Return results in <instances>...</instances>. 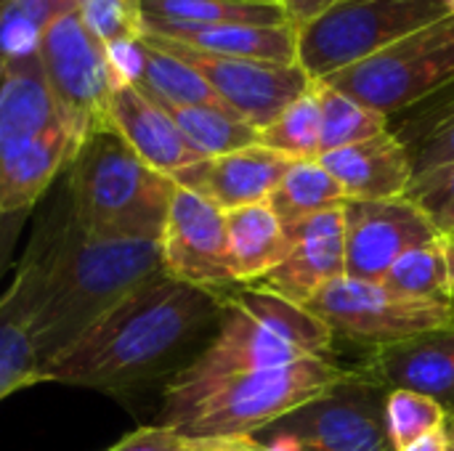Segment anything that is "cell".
Wrapping results in <instances>:
<instances>
[{
    "label": "cell",
    "instance_id": "f546056e",
    "mask_svg": "<svg viewBox=\"0 0 454 451\" xmlns=\"http://www.w3.org/2000/svg\"><path fill=\"white\" fill-rule=\"evenodd\" d=\"M258 144L269 152H277L287 159H319L322 154V120L319 101L311 88L295 98L274 122L258 130Z\"/></svg>",
    "mask_w": 454,
    "mask_h": 451
},
{
    "label": "cell",
    "instance_id": "7bdbcfd3",
    "mask_svg": "<svg viewBox=\"0 0 454 451\" xmlns=\"http://www.w3.org/2000/svg\"><path fill=\"white\" fill-rule=\"evenodd\" d=\"M5 3H8V0H0V8H3V5H5Z\"/></svg>",
    "mask_w": 454,
    "mask_h": 451
},
{
    "label": "cell",
    "instance_id": "7a4b0ae2",
    "mask_svg": "<svg viewBox=\"0 0 454 451\" xmlns=\"http://www.w3.org/2000/svg\"><path fill=\"white\" fill-rule=\"evenodd\" d=\"M223 298L162 274L114 306L43 369V385L125 399L168 375L194 338L221 319Z\"/></svg>",
    "mask_w": 454,
    "mask_h": 451
},
{
    "label": "cell",
    "instance_id": "8fae6325",
    "mask_svg": "<svg viewBox=\"0 0 454 451\" xmlns=\"http://www.w3.org/2000/svg\"><path fill=\"white\" fill-rule=\"evenodd\" d=\"M144 37L200 72L215 96L255 130H263L269 122H274L314 82L301 64H266L253 58L213 56L154 32H144Z\"/></svg>",
    "mask_w": 454,
    "mask_h": 451
},
{
    "label": "cell",
    "instance_id": "b9f144b4",
    "mask_svg": "<svg viewBox=\"0 0 454 451\" xmlns=\"http://www.w3.org/2000/svg\"><path fill=\"white\" fill-rule=\"evenodd\" d=\"M447 451H454V441H450V449Z\"/></svg>",
    "mask_w": 454,
    "mask_h": 451
},
{
    "label": "cell",
    "instance_id": "f35d334b",
    "mask_svg": "<svg viewBox=\"0 0 454 451\" xmlns=\"http://www.w3.org/2000/svg\"><path fill=\"white\" fill-rule=\"evenodd\" d=\"M447 449H450V439H447V433H444V431H436V433H431V436H426V439L415 441L412 447H407L404 451H447Z\"/></svg>",
    "mask_w": 454,
    "mask_h": 451
},
{
    "label": "cell",
    "instance_id": "44dd1931",
    "mask_svg": "<svg viewBox=\"0 0 454 451\" xmlns=\"http://www.w3.org/2000/svg\"><path fill=\"white\" fill-rule=\"evenodd\" d=\"M231 268L242 287L261 284L290 253V237L269 202L226 213Z\"/></svg>",
    "mask_w": 454,
    "mask_h": 451
},
{
    "label": "cell",
    "instance_id": "cb8c5ba5",
    "mask_svg": "<svg viewBox=\"0 0 454 451\" xmlns=\"http://www.w3.org/2000/svg\"><path fill=\"white\" fill-rule=\"evenodd\" d=\"M32 385H43V369L27 335L24 298L8 284L0 292V401Z\"/></svg>",
    "mask_w": 454,
    "mask_h": 451
},
{
    "label": "cell",
    "instance_id": "8992f818",
    "mask_svg": "<svg viewBox=\"0 0 454 451\" xmlns=\"http://www.w3.org/2000/svg\"><path fill=\"white\" fill-rule=\"evenodd\" d=\"M450 13V0H340L298 29V64L325 80Z\"/></svg>",
    "mask_w": 454,
    "mask_h": 451
},
{
    "label": "cell",
    "instance_id": "ba28073f",
    "mask_svg": "<svg viewBox=\"0 0 454 451\" xmlns=\"http://www.w3.org/2000/svg\"><path fill=\"white\" fill-rule=\"evenodd\" d=\"M306 308L317 314L335 338H346L372 351L423 332L454 327V303L407 298L391 292L386 284L348 276L322 287Z\"/></svg>",
    "mask_w": 454,
    "mask_h": 451
},
{
    "label": "cell",
    "instance_id": "5bb4252c",
    "mask_svg": "<svg viewBox=\"0 0 454 451\" xmlns=\"http://www.w3.org/2000/svg\"><path fill=\"white\" fill-rule=\"evenodd\" d=\"M285 231L290 237V253L258 287L306 306L322 287L346 276L343 207L311 215Z\"/></svg>",
    "mask_w": 454,
    "mask_h": 451
},
{
    "label": "cell",
    "instance_id": "d4e9b609",
    "mask_svg": "<svg viewBox=\"0 0 454 451\" xmlns=\"http://www.w3.org/2000/svg\"><path fill=\"white\" fill-rule=\"evenodd\" d=\"M144 43V72L138 88L149 93L157 104L170 106H223L229 109L215 90L194 72L186 61L173 56L170 51L154 45L152 40L141 37ZM231 112V109H229Z\"/></svg>",
    "mask_w": 454,
    "mask_h": 451
},
{
    "label": "cell",
    "instance_id": "4dcf8cb0",
    "mask_svg": "<svg viewBox=\"0 0 454 451\" xmlns=\"http://www.w3.org/2000/svg\"><path fill=\"white\" fill-rule=\"evenodd\" d=\"M447 409L415 391H388L386 396V428L394 451H404L415 441L444 431Z\"/></svg>",
    "mask_w": 454,
    "mask_h": 451
},
{
    "label": "cell",
    "instance_id": "83f0119b",
    "mask_svg": "<svg viewBox=\"0 0 454 451\" xmlns=\"http://www.w3.org/2000/svg\"><path fill=\"white\" fill-rule=\"evenodd\" d=\"M80 0H8L0 8V61L29 58L40 53L45 29L77 11Z\"/></svg>",
    "mask_w": 454,
    "mask_h": 451
},
{
    "label": "cell",
    "instance_id": "f1b7e54d",
    "mask_svg": "<svg viewBox=\"0 0 454 451\" xmlns=\"http://www.w3.org/2000/svg\"><path fill=\"white\" fill-rule=\"evenodd\" d=\"M144 19L189 24H285L282 3L239 0H144Z\"/></svg>",
    "mask_w": 454,
    "mask_h": 451
},
{
    "label": "cell",
    "instance_id": "7c38bea8",
    "mask_svg": "<svg viewBox=\"0 0 454 451\" xmlns=\"http://www.w3.org/2000/svg\"><path fill=\"white\" fill-rule=\"evenodd\" d=\"M160 247L165 271L184 284L218 298L242 287L231 268L226 213L192 189L176 183Z\"/></svg>",
    "mask_w": 454,
    "mask_h": 451
},
{
    "label": "cell",
    "instance_id": "5b68a950",
    "mask_svg": "<svg viewBox=\"0 0 454 451\" xmlns=\"http://www.w3.org/2000/svg\"><path fill=\"white\" fill-rule=\"evenodd\" d=\"M351 372L354 369H343L325 356L247 372L213 385L189 409L170 420L168 428H176L186 439L253 436L327 396L346 383Z\"/></svg>",
    "mask_w": 454,
    "mask_h": 451
},
{
    "label": "cell",
    "instance_id": "52a82bcc",
    "mask_svg": "<svg viewBox=\"0 0 454 451\" xmlns=\"http://www.w3.org/2000/svg\"><path fill=\"white\" fill-rule=\"evenodd\" d=\"M335 90L386 114L404 112L454 85V11L375 56L325 77Z\"/></svg>",
    "mask_w": 454,
    "mask_h": 451
},
{
    "label": "cell",
    "instance_id": "1f68e13d",
    "mask_svg": "<svg viewBox=\"0 0 454 451\" xmlns=\"http://www.w3.org/2000/svg\"><path fill=\"white\" fill-rule=\"evenodd\" d=\"M77 13L98 43L144 37V0H80Z\"/></svg>",
    "mask_w": 454,
    "mask_h": 451
},
{
    "label": "cell",
    "instance_id": "e0dca14e",
    "mask_svg": "<svg viewBox=\"0 0 454 451\" xmlns=\"http://www.w3.org/2000/svg\"><path fill=\"white\" fill-rule=\"evenodd\" d=\"M109 128L157 173L176 175L202 157L189 146L173 117L138 85H122L109 98Z\"/></svg>",
    "mask_w": 454,
    "mask_h": 451
},
{
    "label": "cell",
    "instance_id": "484cf974",
    "mask_svg": "<svg viewBox=\"0 0 454 451\" xmlns=\"http://www.w3.org/2000/svg\"><path fill=\"white\" fill-rule=\"evenodd\" d=\"M160 106L173 117L189 146L202 159L231 154L258 144V130L223 106H170V104H160Z\"/></svg>",
    "mask_w": 454,
    "mask_h": 451
},
{
    "label": "cell",
    "instance_id": "9c48e42d",
    "mask_svg": "<svg viewBox=\"0 0 454 451\" xmlns=\"http://www.w3.org/2000/svg\"><path fill=\"white\" fill-rule=\"evenodd\" d=\"M40 61L59 117L77 141L109 125V98L117 82L109 72L104 43L88 32L77 11L45 29Z\"/></svg>",
    "mask_w": 454,
    "mask_h": 451
},
{
    "label": "cell",
    "instance_id": "4fadbf2b",
    "mask_svg": "<svg viewBox=\"0 0 454 451\" xmlns=\"http://www.w3.org/2000/svg\"><path fill=\"white\" fill-rule=\"evenodd\" d=\"M346 276L383 284L394 263L410 250L442 234L434 221L407 197L346 199Z\"/></svg>",
    "mask_w": 454,
    "mask_h": 451
},
{
    "label": "cell",
    "instance_id": "f6af8a7d",
    "mask_svg": "<svg viewBox=\"0 0 454 451\" xmlns=\"http://www.w3.org/2000/svg\"><path fill=\"white\" fill-rule=\"evenodd\" d=\"M450 5H452V11H454V0H450Z\"/></svg>",
    "mask_w": 454,
    "mask_h": 451
},
{
    "label": "cell",
    "instance_id": "836d02e7",
    "mask_svg": "<svg viewBox=\"0 0 454 451\" xmlns=\"http://www.w3.org/2000/svg\"><path fill=\"white\" fill-rule=\"evenodd\" d=\"M415 178L454 165V104H450L415 141L407 144Z\"/></svg>",
    "mask_w": 454,
    "mask_h": 451
},
{
    "label": "cell",
    "instance_id": "2e32d148",
    "mask_svg": "<svg viewBox=\"0 0 454 451\" xmlns=\"http://www.w3.org/2000/svg\"><path fill=\"white\" fill-rule=\"evenodd\" d=\"M362 369L388 391H415L454 412V327L375 348Z\"/></svg>",
    "mask_w": 454,
    "mask_h": 451
},
{
    "label": "cell",
    "instance_id": "3957f363",
    "mask_svg": "<svg viewBox=\"0 0 454 451\" xmlns=\"http://www.w3.org/2000/svg\"><path fill=\"white\" fill-rule=\"evenodd\" d=\"M333 340V330L306 306L258 284L237 287L223 298L218 332L210 346L168 380L157 423L168 425L223 380L309 356L327 359Z\"/></svg>",
    "mask_w": 454,
    "mask_h": 451
},
{
    "label": "cell",
    "instance_id": "d590c367",
    "mask_svg": "<svg viewBox=\"0 0 454 451\" xmlns=\"http://www.w3.org/2000/svg\"><path fill=\"white\" fill-rule=\"evenodd\" d=\"M104 451H186V436L168 425H144Z\"/></svg>",
    "mask_w": 454,
    "mask_h": 451
},
{
    "label": "cell",
    "instance_id": "d6a6232c",
    "mask_svg": "<svg viewBox=\"0 0 454 451\" xmlns=\"http://www.w3.org/2000/svg\"><path fill=\"white\" fill-rule=\"evenodd\" d=\"M407 199H412L442 234L454 237V165L412 178Z\"/></svg>",
    "mask_w": 454,
    "mask_h": 451
},
{
    "label": "cell",
    "instance_id": "603a6c76",
    "mask_svg": "<svg viewBox=\"0 0 454 451\" xmlns=\"http://www.w3.org/2000/svg\"><path fill=\"white\" fill-rule=\"evenodd\" d=\"M383 284L407 298L454 303V237H439L402 255Z\"/></svg>",
    "mask_w": 454,
    "mask_h": 451
},
{
    "label": "cell",
    "instance_id": "277c9868",
    "mask_svg": "<svg viewBox=\"0 0 454 451\" xmlns=\"http://www.w3.org/2000/svg\"><path fill=\"white\" fill-rule=\"evenodd\" d=\"M176 183L149 167L117 130L88 133L64 181L74 223L96 239H162Z\"/></svg>",
    "mask_w": 454,
    "mask_h": 451
},
{
    "label": "cell",
    "instance_id": "e575fe53",
    "mask_svg": "<svg viewBox=\"0 0 454 451\" xmlns=\"http://www.w3.org/2000/svg\"><path fill=\"white\" fill-rule=\"evenodd\" d=\"M104 56H106V64H109V72H112L117 88L138 85L141 72H144V43L141 40L104 43Z\"/></svg>",
    "mask_w": 454,
    "mask_h": 451
},
{
    "label": "cell",
    "instance_id": "ab89813d",
    "mask_svg": "<svg viewBox=\"0 0 454 451\" xmlns=\"http://www.w3.org/2000/svg\"><path fill=\"white\" fill-rule=\"evenodd\" d=\"M444 433H447V439L454 441V412L452 415H447V425H444Z\"/></svg>",
    "mask_w": 454,
    "mask_h": 451
},
{
    "label": "cell",
    "instance_id": "ee69618b",
    "mask_svg": "<svg viewBox=\"0 0 454 451\" xmlns=\"http://www.w3.org/2000/svg\"><path fill=\"white\" fill-rule=\"evenodd\" d=\"M0 77H3V61H0Z\"/></svg>",
    "mask_w": 454,
    "mask_h": 451
},
{
    "label": "cell",
    "instance_id": "74e56055",
    "mask_svg": "<svg viewBox=\"0 0 454 451\" xmlns=\"http://www.w3.org/2000/svg\"><path fill=\"white\" fill-rule=\"evenodd\" d=\"M335 3H340V0H282L285 21L293 29H303L306 24H311L314 19L327 13Z\"/></svg>",
    "mask_w": 454,
    "mask_h": 451
},
{
    "label": "cell",
    "instance_id": "ac0fdd59",
    "mask_svg": "<svg viewBox=\"0 0 454 451\" xmlns=\"http://www.w3.org/2000/svg\"><path fill=\"white\" fill-rule=\"evenodd\" d=\"M144 32L170 37L202 53L253 58L266 64H298V29L285 24H189L144 19Z\"/></svg>",
    "mask_w": 454,
    "mask_h": 451
},
{
    "label": "cell",
    "instance_id": "7402d4cb",
    "mask_svg": "<svg viewBox=\"0 0 454 451\" xmlns=\"http://www.w3.org/2000/svg\"><path fill=\"white\" fill-rule=\"evenodd\" d=\"M343 186L333 178V173L319 159H295L290 162L287 173L277 183L274 194L269 197V205L279 223L295 226L311 215L327 213L333 207L346 205Z\"/></svg>",
    "mask_w": 454,
    "mask_h": 451
},
{
    "label": "cell",
    "instance_id": "30bf717a",
    "mask_svg": "<svg viewBox=\"0 0 454 451\" xmlns=\"http://www.w3.org/2000/svg\"><path fill=\"white\" fill-rule=\"evenodd\" d=\"M388 391L364 369L351 372L327 396L287 415L274 428V439L298 451H394L386 428Z\"/></svg>",
    "mask_w": 454,
    "mask_h": 451
},
{
    "label": "cell",
    "instance_id": "d6986e66",
    "mask_svg": "<svg viewBox=\"0 0 454 451\" xmlns=\"http://www.w3.org/2000/svg\"><path fill=\"white\" fill-rule=\"evenodd\" d=\"M319 162L343 186L348 199L407 197L415 178L410 149L391 128L375 138L322 154Z\"/></svg>",
    "mask_w": 454,
    "mask_h": 451
},
{
    "label": "cell",
    "instance_id": "4316f807",
    "mask_svg": "<svg viewBox=\"0 0 454 451\" xmlns=\"http://www.w3.org/2000/svg\"><path fill=\"white\" fill-rule=\"evenodd\" d=\"M314 93L319 101V120H322V144H319L322 154L354 146L359 141L375 138L388 130L386 114L335 90L325 80H314Z\"/></svg>",
    "mask_w": 454,
    "mask_h": 451
},
{
    "label": "cell",
    "instance_id": "60d3db41",
    "mask_svg": "<svg viewBox=\"0 0 454 451\" xmlns=\"http://www.w3.org/2000/svg\"><path fill=\"white\" fill-rule=\"evenodd\" d=\"M239 3H282V0H239Z\"/></svg>",
    "mask_w": 454,
    "mask_h": 451
},
{
    "label": "cell",
    "instance_id": "9a60e30c",
    "mask_svg": "<svg viewBox=\"0 0 454 451\" xmlns=\"http://www.w3.org/2000/svg\"><path fill=\"white\" fill-rule=\"evenodd\" d=\"M293 159L263 149L261 144L221 154V157H205L176 175H170L178 186L192 189L210 199L223 213L269 202L277 183L287 173Z\"/></svg>",
    "mask_w": 454,
    "mask_h": 451
},
{
    "label": "cell",
    "instance_id": "8d00e7d4",
    "mask_svg": "<svg viewBox=\"0 0 454 451\" xmlns=\"http://www.w3.org/2000/svg\"><path fill=\"white\" fill-rule=\"evenodd\" d=\"M186 451H298L293 444L274 439L271 444H261L253 436H207V439H186Z\"/></svg>",
    "mask_w": 454,
    "mask_h": 451
},
{
    "label": "cell",
    "instance_id": "6da1fadb",
    "mask_svg": "<svg viewBox=\"0 0 454 451\" xmlns=\"http://www.w3.org/2000/svg\"><path fill=\"white\" fill-rule=\"evenodd\" d=\"M168 274L160 242L96 239L72 218L67 197L35 229L13 287L27 306V335L45 369L128 295Z\"/></svg>",
    "mask_w": 454,
    "mask_h": 451
},
{
    "label": "cell",
    "instance_id": "ffe728a7",
    "mask_svg": "<svg viewBox=\"0 0 454 451\" xmlns=\"http://www.w3.org/2000/svg\"><path fill=\"white\" fill-rule=\"evenodd\" d=\"M59 109L48 88L40 53L29 58L3 61L0 77V154L13 152L53 125H59Z\"/></svg>",
    "mask_w": 454,
    "mask_h": 451
}]
</instances>
